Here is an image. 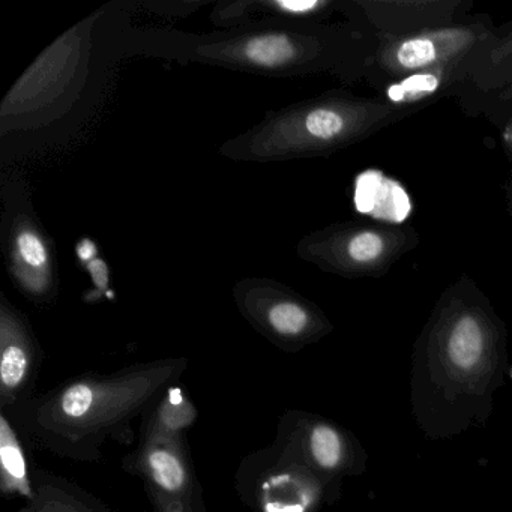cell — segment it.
Masks as SVG:
<instances>
[{"mask_svg": "<svg viewBox=\"0 0 512 512\" xmlns=\"http://www.w3.org/2000/svg\"><path fill=\"white\" fill-rule=\"evenodd\" d=\"M296 49L287 35L266 34L251 38L244 46V56L257 67L277 68L295 58Z\"/></svg>", "mask_w": 512, "mask_h": 512, "instance_id": "obj_4", "label": "cell"}, {"mask_svg": "<svg viewBox=\"0 0 512 512\" xmlns=\"http://www.w3.org/2000/svg\"><path fill=\"white\" fill-rule=\"evenodd\" d=\"M278 7L283 8L287 13L304 14L322 7L320 2H278Z\"/></svg>", "mask_w": 512, "mask_h": 512, "instance_id": "obj_14", "label": "cell"}, {"mask_svg": "<svg viewBox=\"0 0 512 512\" xmlns=\"http://www.w3.org/2000/svg\"><path fill=\"white\" fill-rule=\"evenodd\" d=\"M152 478L167 491L181 490L185 485V470L179 458L166 449H155L149 454Z\"/></svg>", "mask_w": 512, "mask_h": 512, "instance_id": "obj_6", "label": "cell"}, {"mask_svg": "<svg viewBox=\"0 0 512 512\" xmlns=\"http://www.w3.org/2000/svg\"><path fill=\"white\" fill-rule=\"evenodd\" d=\"M436 58V44L428 38H413V40L404 41L395 53L397 64L407 71L427 67Z\"/></svg>", "mask_w": 512, "mask_h": 512, "instance_id": "obj_9", "label": "cell"}, {"mask_svg": "<svg viewBox=\"0 0 512 512\" xmlns=\"http://www.w3.org/2000/svg\"><path fill=\"white\" fill-rule=\"evenodd\" d=\"M92 275H94V281L100 286H106L107 283V268L103 262H94L91 266Z\"/></svg>", "mask_w": 512, "mask_h": 512, "instance_id": "obj_15", "label": "cell"}, {"mask_svg": "<svg viewBox=\"0 0 512 512\" xmlns=\"http://www.w3.org/2000/svg\"><path fill=\"white\" fill-rule=\"evenodd\" d=\"M95 247L91 241H83L82 244L79 245V256L82 260H89L92 256H94Z\"/></svg>", "mask_w": 512, "mask_h": 512, "instance_id": "obj_16", "label": "cell"}, {"mask_svg": "<svg viewBox=\"0 0 512 512\" xmlns=\"http://www.w3.org/2000/svg\"><path fill=\"white\" fill-rule=\"evenodd\" d=\"M16 245L17 253L26 265L35 269L46 268L47 262H49V251L37 233L23 230L17 236Z\"/></svg>", "mask_w": 512, "mask_h": 512, "instance_id": "obj_11", "label": "cell"}, {"mask_svg": "<svg viewBox=\"0 0 512 512\" xmlns=\"http://www.w3.org/2000/svg\"><path fill=\"white\" fill-rule=\"evenodd\" d=\"M29 358L19 344H5L0 362V379L5 391L19 388L28 373Z\"/></svg>", "mask_w": 512, "mask_h": 512, "instance_id": "obj_8", "label": "cell"}, {"mask_svg": "<svg viewBox=\"0 0 512 512\" xmlns=\"http://www.w3.org/2000/svg\"><path fill=\"white\" fill-rule=\"evenodd\" d=\"M382 251V238L373 232L359 233L349 244V256L359 263L373 262Z\"/></svg>", "mask_w": 512, "mask_h": 512, "instance_id": "obj_13", "label": "cell"}, {"mask_svg": "<svg viewBox=\"0 0 512 512\" xmlns=\"http://www.w3.org/2000/svg\"><path fill=\"white\" fill-rule=\"evenodd\" d=\"M439 80L430 74H419L404 80L400 85L392 86L389 89V98L394 101H409L425 97L436 91Z\"/></svg>", "mask_w": 512, "mask_h": 512, "instance_id": "obj_12", "label": "cell"}, {"mask_svg": "<svg viewBox=\"0 0 512 512\" xmlns=\"http://www.w3.org/2000/svg\"><path fill=\"white\" fill-rule=\"evenodd\" d=\"M277 493L268 494L266 512H305L317 496V481L301 476H283L274 479Z\"/></svg>", "mask_w": 512, "mask_h": 512, "instance_id": "obj_3", "label": "cell"}, {"mask_svg": "<svg viewBox=\"0 0 512 512\" xmlns=\"http://www.w3.org/2000/svg\"><path fill=\"white\" fill-rule=\"evenodd\" d=\"M356 206L364 214L389 221H403L410 212V200L400 184L382 173L365 172L356 182Z\"/></svg>", "mask_w": 512, "mask_h": 512, "instance_id": "obj_2", "label": "cell"}, {"mask_svg": "<svg viewBox=\"0 0 512 512\" xmlns=\"http://www.w3.org/2000/svg\"><path fill=\"white\" fill-rule=\"evenodd\" d=\"M0 457H2V469L4 476L11 487L17 488L22 493H29L28 467L23 457L22 448L17 442L16 436L11 431L7 419H2V433H0Z\"/></svg>", "mask_w": 512, "mask_h": 512, "instance_id": "obj_5", "label": "cell"}, {"mask_svg": "<svg viewBox=\"0 0 512 512\" xmlns=\"http://www.w3.org/2000/svg\"><path fill=\"white\" fill-rule=\"evenodd\" d=\"M508 367L505 337L479 310L446 314L418 341L410 373L413 421L428 440L485 428Z\"/></svg>", "mask_w": 512, "mask_h": 512, "instance_id": "obj_1", "label": "cell"}, {"mask_svg": "<svg viewBox=\"0 0 512 512\" xmlns=\"http://www.w3.org/2000/svg\"><path fill=\"white\" fill-rule=\"evenodd\" d=\"M310 136L320 140H331L343 131L344 121L334 110L317 109L305 119Z\"/></svg>", "mask_w": 512, "mask_h": 512, "instance_id": "obj_10", "label": "cell"}, {"mask_svg": "<svg viewBox=\"0 0 512 512\" xmlns=\"http://www.w3.org/2000/svg\"><path fill=\"white\" fill-rule=\"evenodd\" d=\"M268 319L278 334L289 335V337L302 334L310 325V316L307 311L293 302L274 305L269 311Z\"/></svg>", "mask_w": 512, "mask_h": 512, "instance_id": "obj_7", "label": "cell"}]
</instances>
